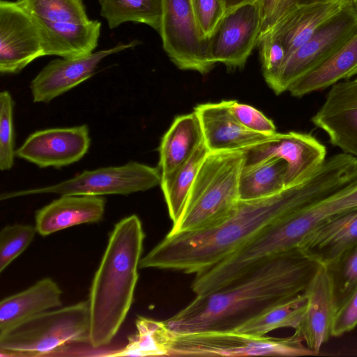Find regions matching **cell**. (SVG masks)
Returning a JSON list of instances; mask_svg holds the SVG:
<instances>
[{
    "instance_id": "cell-1",
    "label": "cell",
    "mask_w": 357,
    "mask_h": 357,
    "mask_svg": "<svg viewBox=\"0 0 357 357\" xmlns=\"http://www.w3.org/2000/svg\"><path fill=\"white\" fill-rule=\"evenodd\" d=\"M340 188L335 172L322 165L303 182L278 194L240 200L230 215L213 227L168 233L141 259L139 268L197 274L235 252L274 221L313 204Z\"/></svg>"
},
{
    "instance_id": "cell-2",
    "label": "cell",
    "mask_w": 357,
    "mask_h": 357,
    "mask_svg": "<svg viewBox=\"0 0 357 357\" xmlns=\"http://www.w3.org/2000/svg\"><path fill=\"white\" fill-rule=\"evenodd\" d=\"M322 266L299 248L277 254L234 282L196 295L164 321L177 334L234 331L271 308L303 293Z\"/></svg>"
},
{
    "instance_id": "cell-3",
    "label": "cell",
    "mask_w": 357,
    "mask_h": 357,
    "mask_svg": "<svg viewBox=\"0 0 357 357\" xmlns=\"http://www.w3.org/2000/svg\"><path fill=\"white\" fill-rule=\"evenodd\" d=\"M144 232L136 215L114 227L90 288L89 340L97 349L108 345L118 333L132 303Z\"/></svg>"
},
{
    "instance_id": "cell-4",
    "label": "cell",
    "mask_w": 357,
    "mask_h": 357,
    "mask_svg": "<svg viewBox=\"0 0 357 357\" xmlns=\"http://www.w3.org/2000/svg\"><path fill=\"white\" fill-rule=\"evenodd\" d=\"M244 151L208 152L191 186L179 220L169 233L199 231L224 220L240 201Z\"/></svg>"
},
{
    "instance_id": "cell-5",
    "label": "cell",
    "mask_w": 357,
    "mask_h": 357,
    "mask_svg": "<svg viewBox=\"0 0 357 357\" xmlns=\"http://www.w3.org/2000/svg\"><path fill=\"white\" fill-rule=\"evenodd\" d=\"M89 301L35 314L0 335V353L6 356H43L89 342Z\"/></svg>"
},
{
    "instance_id": "cell-6",
    "label": "cell",
    "mask_w": 357,
    "mask_h": 357,
    "mask_svg": "<svg viewBox=\"0 0 357 357\" xmlns=\"http://www.w3.org/2000/svg\"><path fill=\"white\" fill-rule=\"evenodd\" d=\"M166 327V326H165ZM293 335L285 338L254 337L236 331L174 333L166 328V356H284L315 355Z\"/></svg>"
},
{
    "instance_id": "cell-7",
    "label": "cell",
    "mask_w": 357,
    "mask_h": 357,
    "mask_svg": "<svg viewBox=\"0 0 357 357\" xmlns=\"http://www.w3.org/2000/svg\"><path fill=\"white\" fill-rule=\"evenodd\" d=\"M160 182L159 167L130 161L117 167L84 170L73 178L50 186L3 192L0 199L47 193L61 195H128L148 190L160 185Z\"/></svg>"
},
{
    "instance_id": "cell-8",
    "label": "cell",
    "mask_w": 357,
    "mask_h": 357,
    "mask_svg": "<svg viewBox=\"0 0 357 357\" xmlns=\"http://www.w3.org/2000/svg\"><path fill=\"white\" fill-rule=\"evenodd\" d=\"M357 33V9L345 6L288 56L268 84L276 93L288 91L299 78L319 66Z\"/></svg>"
},
{
    "instance_id": "cell-9",
    "label": "cell",
    "mask_w": 357,
    "mask_h": 357,
    "mask_svg": "<svg viewBox=\"0 0 357 357\" xmlns=\"http://www.w3.org/2000/svg\"><path fill=\"white\" fill-rule=\"evenodd\" d=\"M158 33L164 51L178 68L204 75L215 65L208 55V38L199 29L191 0H162Z\"/></svg>"
},
{
    "instance_id": "cell-10",
    "label": "cell",
    "mask_w": 357,
    "mask_h": 357,
    "mask_svg": "<svg viewBox=\"0 0 357 357\" xmlns=\"http://www.w3.org/2000/svg\"><path fill=\"white\" fill-rule=\"evenodd\" d=\"M261 25L258 1L227 11L208 38L211 59L230 69L243 68L258 45Z\"/></svg>"
},
{
    "instance_id": "cell-11",
    "label": "cell",
    "mask_w": 357,
    "mask_h": 357,
    "mask_svg": "<svg viewBox=\"0 0 357 357\" xmlns=\"http://www.w3.org/2000/svg\"><path fill=\"white\" fill-rule=\"evenodd\" d=\"M244 165L276 158L287 164L285 188L308 178L326 160V147L310 134L297 132L276 133L268 140L244 151Z\"/></svg>"
},
{
    "instance_id": "cell-12",
    "label": "cell",
    "mask_w": 357,
    "mask_h": 357,
    "mask_svg": "<svg viewBox=\"0 0 357 357\" xmlns=\"http://www.w3.org/2000/svg\"><path fill=\"white\" fill-rule=\"evenodd\" d=\"M44 56L32 17L16 1H0V72L15 74Z\"/></svg>"
},
{
    "instance_id": "cell-13",
    "label": "cell",
    "mask_w": 357,
    "mask_h": 357,
    "mask_svg": "<svg viewBox=\"0 0 357 357\" xmlns=\"http://www.w3.org/2000/svg\"><path fill=\"white\" fill-rule=\"evenodd\" d=\"M91 144L86 125L37 130L15 151L18 158L40 168H61L81 160Z\"/></svg>"
},
{
    "instance_id": "cell-14",
    "label": "cell",
    "mask_w": 357,
    "mask_h": 357,
    "mask_svg": "<svg viewBox=\"0 0 357 357\" xmlns=\"http://www.w3.org/2000/svg\"><path fill=\"white\" fill-rule=\"evenodd\" d=\"M139 41L119 43L79 58L56 59L33 78L30 89L34 102L47 103L91 77L100 61L109 55L134 47Z\"/></svg>"
},
{
    "instance_id": "cell-15",
    "label": "cell",
    "mask_w": 357,
    "mask_h": 357,
    "mask_svg": "<svg viewBox=\"0 0 357 357\" xmlns=\"http://www.w3.org/2000/svg\"><path fill=\"white\" fill-rule=\"evenodd\" d=\"M311 121L333 146L357 158V78L333 84Z\"/></svg>"
},
{
    "instance_id": "cell-16",
    "label": "cell",
    "mask_w": 357,
    "mask_h": 357,
    "mask_svg": "<svg viewBox=\"0 0 357 357\" xmlns=\"http://www.w3.org/2000/svg\"><path fill=\"white\" fill-rule=\"evenodd\" d=\"M194 112L200 121L204 141L209 152L247 151L273 136L243 126L230 112L227 100L197 105Z\"/></svg>"
},
{
    "instance_id": "cell-17",
    "label": "cell",
    "mask_w": 357,
    "mask_h": 357,
    "mask_svg": "<svg viewBox=\"0 0 357 357\" xmlns=\"http://www.w3.org/2000/svg\"><path fill=\"white\" fill-rule=\"evenodd\" d=\"M305 292L307 298L306 311L294 335L317 355L331 336L336 311L331 282L324 266L319 269Z\"/></svg>"
},
{
    "instance_id": "cell-18",
    "label": "cell",
    "mask_w": 357,
    "mask_h": 357,
    "mask_svg": "<svg viewBox=\"0 0 357 357\" xmlns=\"http://www.w3.org/2000/svg\"><path fill=\"white\" fill-rule=\"evenodd\" d=\"M32 18L44 56L79 58L92 54L98 46L102 25L98 20L72 23Z\"/></svg>"
},
{
    "instance_id": "cell-19",
    "label": "cell",
    "mask_w": 357,
    "mask_h": 357,
    "mask_svg": "<svg viewBox=\"0 0 357 357\" xmlns=\"http://www.w3.org/2000/svg\"><path fill=\"white\" fill-rule=\"evenodd\" d=\"M105 203L102 196L61 195L36 211V229L46 236L73 226L98 222L104 215Z\"/></svg>"
},
{
    "instance_id": "cell-20",
    "label": "cell",
    "mask_w": 357,
    "mask_h": 357,
    "mask_svg": "<svg viewBox=\"0 0 357 357\" xmlns=\"http://www.w3.org/2000/svg\"><path fill=\"white\" fill-rule=\"evenodd\" d=\"M357 244V208L326 220L301 244L310 258L325 266Z\"/></svg>"
},
{
    "instance_id": "cell-21",
    "label": "cell",
    "mask_w": 357,
    "mask_h": 357,
    "mask_svg": "<svg viewBox=\"0 0 357 357\" xmlns=\"http://www.w3.org/2000/svg\"><path fill=\"white\" fill-rule=\"evenodd\" d=\"M347 6L340 2H325L296 6L267 33L281 43L287 58Z\"/></svg>"
},
{
    "instance_id": "cell-22",
    "label": "cell",
    "mask_w": 357,
    "mask_h": 357,
    "mask_svg": "<svg viewBox=\"0 0 357 357\" xmlns=\"http://www.w3.org/2000/svg\"><path fill=\"white\" fill-rule=\"evenodd\" d=\"M203 142L201 123L194 111L174 119L159 146L160 185L170 181Z\"/></svg>"
},
{
    "instance_id": "cell-23",
    "label": "cell",
    "mask_w": 357,
    "mask_h": 357,
    "mask_svg": "<svg viewBox=\"0 0 357 357\" xmlns=\"http://www.w3.org/2000/svg\"><path fill=\"white\" fill-rule=\"evenodd\" d=\"M62 291L52 278H43L0 303V335L38 313L59 307Z\"/></svg>"
},
{
    "instance_id": "cell-24",
    "label": "cell",
    "mask_w": 357,
    "mask_h": 357,
    "mask_svg": "<svg viewBox=\"0 0 357 357\" xmlns=\"http://www.w3.org/2000/svg\"><path fill=\"white\" fill-rule=\"evenodd\" d=\"M357 75V33L326 61L296 81L291 95L302 97Z\"/></svg>"
},
{
    "instance_id": "cell-25",
    "label": "cell",
    "mask_w": 357,
    "mask_h": 357,
    "mask_svg": "<svg viewBox=\"0 0 357 357\" xmlns=\"http://www.w3.org/2000/svg\"><path fill=\"white\" fill-rule=\"evenodd\" d=\"M286 162L276 158L244 165L239 178L240 200L257 199L282 192L286 189Z\"/></svg>"
},
{
    "instance_id": "cell-26",
    "label": "cell",
    "mask_w": 357,
    "mask_h": 357,
    "mask_svg": "<svg viewBox=\"0 0 357 357\" xmlns=\"http://www.w3.org/2000/svg\"><path fill=\"white\" fill-rule=\"evenodd\" d=\"M100 15L110 29L126 22L146 24L158 33L162 15V0H98Z\"/></svg>"
},
{
    "instance_id": "cell-27",
    "label": "cell",
    "mask_w": 357,
    "mask_h": 357,
    "mask_svg": "<svg viewBox=\"0 0 357 357\" xmlns=\"http://www.w3.org/2000/svg\"><path fill=\"white\" fill-rule=\"evenodd\" d=\"M307 304V298L304 291L271 308L234 331L250 336L261 337L280 328L290 327L296 329L304 317Z\"/></svg>"
},
{
    "instance_id": "cell-28",
    "label": "cell",
    "mask_w": 357,
    "mask_h": 357,
    "mask_svg": "<svg viewBox=\"0 0 357 357\" xmlns=\"http://www.w3.org/2000/svg\"><path fill=\"white\" fill-rule=\"evenodd\" d=\"M208 152L204 141L170 181L160 185L173 225L182 215L191 186Z\"/></svg>"
},
{
    "instance_id": "cell-29",
    "label": "cell",
    "mask_w": 357,
    "mask_h": 357,
    "mask_svg": "<svg viewBox=\"0 0 357 357\" xmlns=\"http://www.w3.org/2000/svg\"><path fill=\"white\" fill-rule=\"evenodd\" d=\"M31 16L54 22L86 23L89 18L83 0H17Z\"/></svg>"
},
{
    "instance_id": "cell-30",
    "label": "cell",
    "mask_w": 357,
    "mask_h": 357,
    "mask_svg": "<svg viewBox=\"0 0 357 357\" xmlns=\"http://www.w3.org/2000/svg\"><path fill=\"white\" fill-rule=\"evenodd\" d=\"M137 332L129 337L128 344L122 349L107 356H164L163 322L139 317L136 320Z\"/></svg>"
},
{
    "instance_id": "cell-31",
    "label": "cell",
    "mask_w": 357,
    "mask_h": 357,
    "mask_svg": "<svg viewBox=\"0 0 357 357\" xmlns=\"http://www.w3.org/2000/svg\"><path fill=\"white\" fill-rule=\"evenodd\" d=\"M324 268L331 282L337 310L357 285V244Z\"/></svg>"
},
{
    "instance_id": "cell-32",
    "label": "cell",
    "mask_w": 357,
    "mask_h": 357,
    "mask_svg": "<svg viewBox=\"0 0 357 357\" xmlns=\"http://www.w3.org/2000/svg\"><path fill=\"white\" fill-rule=\"evenodd\" d=\"M37 230L30 225L15 224L3 227L0 232V273L32 242Z\"/></svg>"
},
{
    "instance_id": "cell-33",
    "label": "cell",
    "mask_w": 357,
    "mask_h": 357,
    "mask_svg": "<svg viewBox=\"0 0 357 357\" xmlns=\"http://www.w3.org/2000/svg\"><path fill=\"white\" fill-rule=\"evenodd\" d=\"M14 101L8 91L0 93V169L10 170L15 155L13 124Z\"/></svg>"
},
{
    "instance_id": "cell-34",
    "label": "cell",
    "mask_w": 357,
    "mask_h": 357,
    "mask_svg": "<svg viewBox=\"0 0 357 357\" xmlns=\"http://www.w3.org/2000/svg\"><path fill=\"white\" fill-rule=\"evenodd\" d=\"M356 1L357 0H258L261 20L260 38L296 6L325 2H340L355 6Z\"/></svg>"
},
{
    "instance_id": "cell-35",
    "label": "cell",
    "mask_w": 357,
    "mask_h": 357,
    "mask_svg": "<svg viewBox=\"0 0 357 357\" xmlns=\"http://www.w3.org/2000/svg\"><path fill=\"white\" fill-rule=\"evenodd\" d=\"M227 103L234 117L248 129L266 135L277 133L273 122L255 107L236 100H227Z\"/></svg>"
},
{
    "instance_id": "cell-36",
    "label": "cell",
    "mask_w": 357,
    "mask_h": 357,
    "mask_svg": "<svg viewBox=\"0 0 357 357\" xmlns=\"http://www.w3.org/2000/svg\"><path fill=\"white\" fill-rule=\"evenodd\" d=\"M260 58L264 79L268 84L276 76L286 58L281 43L270 33L260 38Z\"/></svg>"
},
{
    "instance_id": "cell-37",
    "label": "cell",
    "mask_w": 357,
    "mask_h": 357,
    "mask_svg": "<svg viewBox=\"0 0 357 357\" xmlns=\"http://www.w3.org/2000/svg\"><path fill=\"white\" fill-rule=\"evenodd\" d=\"M199 29L205 38L213 32L226 13L220 0H191Z\"/></svg>"
},
{
    "instance_id": "cell-38",
    "label": "cell",
    "mask_w": 357,
    "mask_h": 357,
    "mask_svg": "<svg viewBox=\"0 0 357 357\" xmlns=\"http://www.w3.org/2000/svg\"><path fill=\"white\" fill-rule=\"evenodd\" d=\"M357 326V285L338 307L333 318L331 336L338 337Z\"/></svg>"
},
{
    "instance_id": "cell-39",
    "label": "cell",
    "mask_w": 357,
    "mask_h": 357,
    "mask_svg": "<svg viewBox=\"0 0 357 357\" xmlns=\"http://www.w3.org/2000/svg\"><path fill=\"white\" fill-rule=\"evenodd\" d=\"M222 3L225 9L227 11L234 9L241 5L254 3L258 1V0H220Z\"/></svg>"
},
{
    "instance_id": "cell-40",
    "label": "cell",
    "mask_w": 357,
    "mask_h": 357,
    "mask_svg": "<svg viewBox=\"0 0 357 357\" xmlns=\"http://www.w3.org/2000/svg\"><path fill=\"white\" fill-rule=\"evenodd\" d=\"M355 7H356V8L357 9V1H356V3Z\"/></svg>"
}]
</instances>
